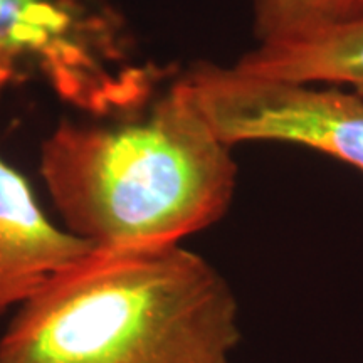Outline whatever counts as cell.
Masks as SVG:
<instances>
[{
    "instance_id": "1",
    "label": "cell",
    "mask_w": 363,
    "mask_h": 363,
    "mask_svg": "<svg viewBox=\"0 0 363 363\" xmlns=\"http://www.w3.org/2000/svg\"><path fill=\"white\" fill-rule=\"evenodd\" d=\"M40 175L66 230L126 251L175 246L220 220L238 167L179 76L110 125L62 121L40 147Z\"/></svg>"
},
{
    "instance_id": "2",
    "label": "cell",
    "mask_w": 363,
    "mask_h": 363,
    "mask_svg": "<svg viewBox=\"0 0 363 363\" xmlns=\"http://www.w3.org/2000/svg\"><path fill=\"white\" fill-rule=\"evenodd\" d=\"M238 301L180 244L91 251L22 303L0 363H230Z\"/></svg>"
},
{
    "instance_id": "3",
    "label": "cell",
    "mask_w": 363,
    "mask_h": 363,
    "mask_svg": "<svg viewBox=\"0 0 363 363\" xmlns=\"http://www.w3.org/2000/svg\"><path fill=\"white\" fill-rule=\"evenodd\" d=\"M160 76L135 57L115 0H0V91L40 79L67 104L115 120L143 110Z\"/></svg>"
},
{
    "instance_id": "4",
    "label": "cell",
    "mask_w": 363,
    "mask_h": 363,
    "mask_svg": "<svg viewBox=\"0 0 363 363\" xmlns=\"http://www.w3.org/2000/svg\"><path fill=\"white\" fill-rule=\"evenodd\" d=\"M214 133L238 143L272 142L318 150L363 174V94L342 86L262 78L197 62L180 76Z\"/></svg>"
},
{
    "instance_id": "5",
    "label": "cell",
    "mask_w": 363,
    "mask_h": 363,
    "mask_svg": "<svg viewBox=\"0 0 363 363\" xmlns=\"http://www.w3.org/2000/svg\"><path fill=\"white\" fill-rule=\"evenodd\" d=\"M94 251L49 220L29 182L0 158V315Z\"/></svg>"
},
{
    "instance_id": "6",
    "label": "cell",
    "mask_w": 363,
    "mask_h": 363,
    "mask_svg": "<svg viewBox=\"0 0 363 363\" xmlns=\"http://www.w3.org/2000/svg\"><path fill=\"white\" fill-rule=\"evenodd\" d=\"M234 66L262 78L348 86L363 94V17L284 43L259 44Z\"/></svg>"
},
{
    "instance_id": "7",
    "label": "cell",
    "mask_w": 363,
    "mask_h": 363,
    "mask_svg": "<svg viewBox=\"0 0 363 363\" xmlns=\"http://www.w3.org/2000/svg\"><path fill=\"white\" fill-rule=\"evenodd\" d=\"M363 17V0H254L259 44L303 38Z\"/></svg>"
}]
</instances>
